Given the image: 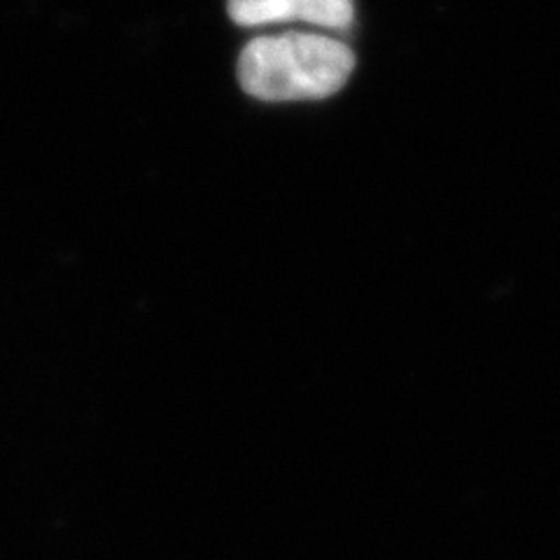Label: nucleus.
Here are the masks:
<instances>
[{"instance_id": "obj_1", "label": "nucleus", "mask_w": 560, "mask_h": 560, "mask_svg": "<svg viewBox=\"0 0 560 560\" xmlns=\"http://www.w3.org/2000/svg\"><path fill=\"white\" fill-rule=\"evenodd\" d=\"M355 70V55L331 35L285 31L259 35L238 57L241 90L267 103L320 101L341 92Z\"/></svg>"}, {"instance_id": "obj_2", "label": "nucleus", "mask_w": 560, "mask_h": 560, "mask_svg": "<svg viewBox=\"0 0 560 560\" xmlns=\"http://www.w3.org/2000/svg\"><path fill=\"white\" fill-rule=\"evenodd\" d=\"M226 12L243 28L308 24L346 33L355 24L353 0H230Z\"/></svg>"}]
</instances>
